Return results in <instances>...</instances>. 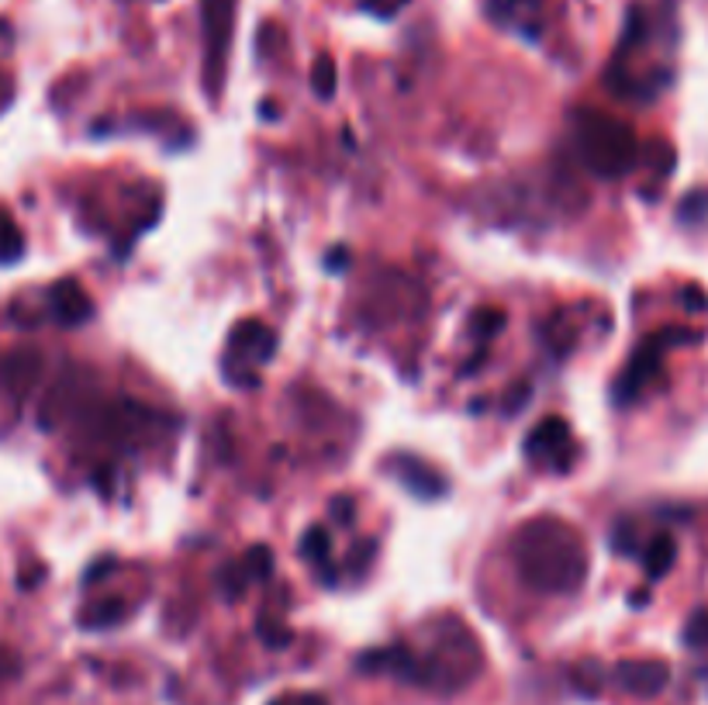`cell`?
<instances>
[{
    "mask_svg": "<svg viewBox=\"0 0 708 705\" xmlns=\"http://www.w3.org/2000/svg\"><path fill=\"white\" fill-rule=\"evenodd\" d=\"M674 42L678 25L671 0H650V4L639 0L625 14V28L612 55V66L605 73V84L619 97L650 101L671 81V66H663L657 52H671Z\"/></svg>",
    "mask_w": 708,
    "mask_h": 705,
    "instance_id": "1",
    "label": "cell"
},
{
    "mask_svg": "<svg viewBox=\"0 0 708 705\" xmlns=\"http://www.w3.org/2000/svg\"><path fill=\"white\" fill-rule=\"evenodd\" d=\"M511 560H516L519 578L543 595L577 592L587 581V567H592L584 536L557 516L529 519L511 536Z\"/></svg>",
    "mask_w": 708,
    "mask_h": 705,
    "instance_id": "2",
    "label": "cell"
},
{
    "mask_svg": "<svg viewBox=\"0 0 708 705\" xmlns=\"http://www.w3.org/2000/svg\"><path fill=\"white\" fill-rule=\"evenodd\" d=\"M574 146L581 163L592 170L595 176L616 181L625 176L639 160L636 135L625 122L601 111H577L574 114Z\"/></svg>",
    "mask_w": 708,
    "mask_h": 705,
    "instance_id": "3",
    "label": "cell"
},
{
    "mask_svg": "<svg viewBox=\"0 0 708 705\" xmlns=\"http://www.w3.org/2000/svg\"><path fill=\"white\" fill-rule=\"evenodd\" d=\"M273 349H277V336H273V329L263 325V322H239L235 332L228 336V346H225V378L235 384V387H252L260 381V370L273 360Z\"/></svg>",
    "mask_w": 708,
    "mask_h": 705,
    "instance_id": "4",
    "label": "cell"
},
{
    "mask_svg": "<svg viewBox=\"0 0 708 705\" xmlns=\"http://www.w3.org/2000/svg\"><path fill=\"white\" fill-rule=\"evenodd\" d=\"M235 4L239 0H201V25H204V87L211 101H219L225 87V66L235 28Z\"/></svg>",
    "mask_w": 708,
    "mask_h": 705,
    "instance_id": "5",
    "label": "cell"
},
{
    "mask_svg": "<svg viewBox=\"0 0 708 705\" xmlns=\"http://www.w3.org/2000/svg\"><path fill=\"white\" fill-rule=\"evenodd\" d=\"M678 339H684L681 332L667 329V332H657V336L643 339V343L636 346V352H633V357H629L625 370L619 374V384H616V401H619V405L636 401V398L646 395V391H650V384L660 378V367H663V352H667V346L678 343Z\"/></svg>",
    "mask_w": 708,
    "mask_h": 705,
    "instance_id": "6",
    "label": "cell"
},
{
    "mask_svg": "<svg viewBox=\"0 0 708 705\" xmlns=\"http://www.w3.org/2000/svg\"><path fill=\"white\" fill-rule=\"evenodd\" d=\"M525 460L533 467H546V470H570L574 463V436H570V425L557 416L543 419L539 425H533V433L525 436Z\"/></svg>",
    "mask_w": 708,
    "mask_h": 705,
    "instance_id": "7",
    "label": "cell"
},
{
    "mask_svg": "<svg viewBox=\"0 0 708 705\" xmlns=\"http://www.w3.org/2000/svg\"><path fill=\"white\" fill-rule=\"evenodd\" d=\"M616 681L619 689L636 695V698H654L667 689V681H671V668H667L663 660H654V657H639V660H622L616 668Z\"/></svg>",
    "mask_w": 708,
    "mask_h": 705,
    "instance_id": "8",
    "label": "cell"
},
{
    "mask_svg": "<svg viewBox=\"0 0 708 705\" xmlns=\"http://www.w3.org/2000/svg\"><path fill=\"white\" fill-rule=\"evenodd\" d=\"M484 14L505 32L536 38L543 28V0H484Z\"/></svg>",
    "mask_w": 708,
    "mask_h": 705,
    "instance_id": "9",
    "label": "cell"
},
{
    "mask_svg": "<svg viewBox=\"0 0 708 705\" xmlns=\"http://www.w3.org/2000/svg\"><path fill=\"white\" fill-rule=\"evenodd\" d=\"M49 301H52V316L63 322V325H80L90 319V298L80 290V284L76 281H59L49 294Z\"/></svg>",
    "mask_w": 708,
    "mask_h": 705,
    "instance_id": "10",
    "label": "cell"
},
{
    "mask_svg": "<svg viewBox=\"0 0 708 705\" xmlns=\"http://www.w3.org/2000/svg\"><path fill=\"white\" fill-rule=\"evenodd\" d=\"M390 474H395L408 492H415V495H425V498H436L443 495V487L446 481L436 474L432 467H425L422 460H405V457H395L390 460Z\"/></svg>",
    "mask_w": 708,
    "mask_h": 705,
    "instance_id": "11",
    "label": "cell"
},
{
    "mask_svg": "<svg viewBox=\"0 0 708 705\" xmlns=\"http://www.w3.org/2000/svg\"><path fill=\"white\" fill-rule=\"evenodd\" d=\"M674 557H678V546H674V536H654L650 546H646V554H643V567H646V574H650L654 581H660L667 571L674 567Z\"/></svg>",
    "mask_w": 708,
    "mask_h": 705,
    "instance_id": "12",
    "label": "cell"
},
{
    "mask_svg": "<svg viewBox=\"0 0 708 705\" xmlns=\"http://www.w3.org/2000/svg\"><path fill=\"white\" fill-rule=\"evenodd\" d=\"M311 90L319 94L322 101H328V97L336 94V63H332L328 55L314 59V66H311Z\"/></svg>",
    "mask_w": 708,
    "mask_h": 705,
    "instance_id": "13",
    "label": "cell"
},
{
    "mask_svg": "<svg viewBox=\"0 0 708 705\" xmlns=\"http://www.w3.org/2000/svg\"><path fill=\"white\" fill-rule=\"evenodd\" d=\"M298 551L311 560V564H319V567H325L328 564V551H332V543H328V533L322 525H314V529H308V533L301 536V546Z\"/></svg>",
    "mask_w": 708,
    "mask_h": 705,
    "instance_id": "14",
    "label": "cell"
},
{
    "mask_svg": "<svg viewBox=\"0 0 708 705\" xmlns=\"http://www.w3.org/2000/svg\"><path fill=\"white\" fill-rule=\"evenodd\" d=\"M470 325H474V336H477V343H481V349H484V343H487L490 336H498V332H501V325H505V311L481 308L477 316L470 319Z\"/></svg>",
    "mask_w": 708,
    "mask_h": 705,
    "instance_id": "15",
    "label": "cell"
},
{
    "mask_svg": "<svg viewBox=\"0 0 708 705\" xmlns=\"http://www.w3.org/2000/svg\"><path fill=\"white\" fill-rule=\"evenodd\" d=\"M125 619V605L111 598L104 605H97V609L84 613V626H90V630H101V626H114V622H122Z\"/></svg>",
    "mask_w": 708,
    "mask_h": 705,
    "instance_id": "16",
    "label": "cell"
},
{
    "mask_svg": "<svg viewBox=\"0 0 708 705\" xmlns=\"http://www.w3.org/2000/svg\"><path fill=\"white\" fill-rule=\"evenodd\" d=\"M684 643L687 646H708V613H695L684 626Z\"/></svg>",
    "mask_w": 708,
    "mask_h": 705,
    "instance_id": "17",
    "label": "cell"
},
{
    "mask_svg": "<svg viewBox=\"0 0 708 705\" xmlns=\"http://www.w3.org/2000/svg\"><path fill=\"white\" fill-rule=\"evenodd\" d=\"M360 8L373 17H395L408 8V0H360Z\"/></svg>",
    "mask_w": 708,
    "mask_h": 705,
    "instance_id": "18",
    "label": "cell"
},
{
    "mask_svg": "<svg viewBox=\"0 0 708 705\" xmlns=\"http://www.w3.org/2000/svg\"><path fill=\"white\" fill-rule=\"evenodd\" d=\"M270 705H328V702L322 695L301 692V695H281V698H273Z\"/></svg>",
    "mask_w": 708,
    "mask_h": 705,
    "instance_id": "19",
    "label": "cell"
},
{
    "mask_svg": "<svg viewBox=\"0 0 708 705\" xmlns=\"http://www.w3.org/2000/svg\"><path fill=\"white\" fill-rule=\"evenodd\" d=\"M332 512L339 516V522H349V516H352V502H349V498H339V502H332Z\"/></svg>",
    "mask_w": 708,
    "mask_h": 705,
    "instance_id": "20",
    "label": "cell"
}]
</instances>
